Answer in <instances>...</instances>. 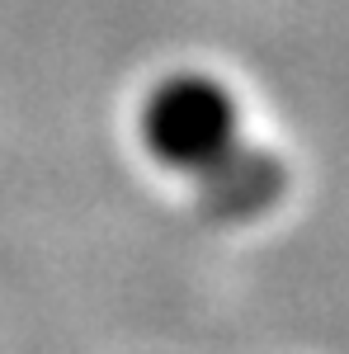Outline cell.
Returning a JSON list of instances; mask_svg holds the SVG:
<instances>
[{"label":"cell","instance_id":"obj_2","mask_svg":"<svg viewBox=\"0 0 349 354\" xmlns=\"http://www.w3.org/2000/svg\"><path fill=\"white\" fill-rule=\"evenodd\" d=\"M203 185V208L222 222H236V218H255V213H265L269 203H279V194H283V165L279 156H269L265 147H245L236 142L222 161H213L203 175H198Z\"/></svg>","mask_w":349,"mask_h":354},{"label":"cell","instance_id":"obj_1","mask_svg":"<svg viewBox=\"0 0 349 354\" xmlns=\"http://www.w3.org/2000/svg\"><path fill=\"white\" fill-rule=\"evenodd\" d=\"M241 142V104L217 76L180 71L142 100V147L180 175H203Z\"/></svg>","mask_w":349,"mask_h":354}]
</instances>
